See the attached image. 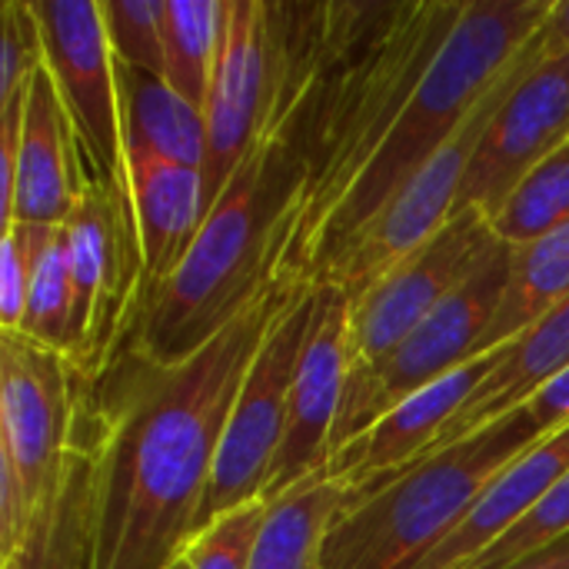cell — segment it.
Returning a JSON list of instances; mask_svg holds the SVG:
<instances>
[{
    "instance_id": "83f0119b",
    "label": "cell",
    "mask_w": 569,
    "mask_h": 569,
    "mask_svg": "<svg viewBox=\"0 0 569 569\" xmlns=\"http://www.w3.org/2000/svg\"><path fill=\"white\" fill-rule=\"evenodd\" d=\"M270 503H250L240 507L220 520H213L207 530H200L187 550H183V567L187 569H250L260 530L267 523Z\"/></svg>"
},
{
    "instance_id": "e0dca14e",
    "label": "cell",
    "mask_w": 569,
    "mask_h": 569,
    "mask_svg": "<svg viewBox=\"0 0 569 569\" xmlns=\"http://www.w3.org/2000/svg\"><path fill=\"white\" fill-rule=\"evenodd\" d=\"M569 473V430L547 437L520 460H513L460 520V527L437 543L413 569H467L503 540L533 507Z\"/></svg>"
},
{
    "instance_id": "52a82bcc",
    "label": "cell",
    "mask_w": 569,
    "mask_h": 569,
    "mask_svg": "<svg viewBox=\"0 0 569 569\" xmlns=\"http://www.w3.org/2000/svg\"><path fill=\"white\" fill-rule=\"evenodd\" d=\"M43 37V60L67 107L83 180L110 190L133 213L117 57L97 0H30Z\"/></svg>"
},
{
    "instance_id": "836d02e7",
    "label": "cell",
    "mask_w": 569,
    "mask_h": 569,
    "mask_svg": "<svg viewBox=\"0 0 569 569\" xmlns=\"http://www.w3.org/2000/svg\"><path fill=\"white\" fill-rule=\"evenodd\" d=\"M170 569H187V567H183V560H180V563H173V567H170Z\"/></svg>"
},
{
    "instance_id": "8992f818",
    "label": "cell",
    "mask_w": 569,
    "mask_h": 569,
    "mask_svg": "<svg viewBox=\"0 0 569 569\" xmlns=\"http://www.w3.org/2000/svg\"><path fill=\"white\" fill-rule=\"evenodd\" d=\"M320 300H323L320 287H303L263 337L247 370V380L240 387V397L233 403L197 533L240 507L260 500L267 503L270 477L287 433L290 393L297 383L303 347L320 313Z\"/></svg>"
},
{
    "instance_id": "ba28073f",
    "label": "cell",
    "mask_w": 569,
    "mask_h": 569,
    "mask_svg": "<svg viewBox=\"0 0 569 569\" xmlns=\"http://www.w3.org/2000/svg\"><path fill=\"white\" fill-rule=\"evenodd\" d=\"M510 257L513 247L500 243L490 260L457 293H450L390 357L350 373L333 430V453L417 390L480 357V340L487 337L510 280Z\"/></svg>"
},
{
    "instance_id": "484cf974",
    "label": "cell",
    "mask_w": 569,
    "mask_h": 569,
    "mask_svg": "<svg viewBox=\"0 0 569 569\" xmlns=\"http://www.w3.org/2000/svg\"><path fill=\"white\" fill-rule=\"evenodd\" d=\"M569 537V473L527 513L503 540H497L483 557H477L467 569H517L533 557Z\"/></svg>"
},
{
    "instance_id": "7a4b0ae2",
    "label": "cell",
    "mask_w": 569,
    "mask_h": 569,
    "mask_svg": "<svg viewBox=\"0 0 569 569\" xmlns=\"http://www.w3.org/2000/svg\"><path fill=\"white\" fill-rule=\"evenodd\" d=\"M303 177V160L290 143L263 130L243 167L207 210L180 267L140 297L127 343L153 360H183L273 287L277 237Z\"/></svg>"
},
{
    "instance_id": "cb8c5ba5",
    "label": "cell",
    "mask_w": 569,
    "mask_h": 569,
    "mask_svg": "<svg viewBox=\"0 0 569 569\" xmlns=\"http://www.w3.org/2000/svg\"><path fill=\"white\" fill-rule=\"evenodd\" d=\"M563 223H569V143L517 183L493 220V233L507 247H523Z\"/></svg>"
},
{
    "instance_id": "9c48e42d",
    "label": "cell",
    "mask_w": 569,
    "mask_h": 569,
    "mask_svg": "<svg viewBox=\"0 0 569 569\" xmlns=\"http://www.w3.org/2000/svg\"><path fill=\"white\" fill-rule=\"evenodd\" d=\"M517 67H520V57L510 63V70L500 77V83L487 93V100L477 107V113L467 120V127L393 200L383 203V210L320 270L313 287H333L353 300L370 283H377L387 270H393L410 253H417L427 240H433L453 220L470 160L483 140L500 100L507 97V90L517 77Z\"/></svg>"
},
{
    "instance_id": "9a60e30c",
    "label": "cell",
    "mask_w": 569,
    "mask_h": 569,
    "mask_svg": "<svg viewBox=\"0 0 569 569\" xmlns=\"http://www.w3.org/2000/svg\"><path fill=\"white\" fill-rule=\"evenodd\" d=\"M83 163L80 147L53 83V73L43 67L33 73L23 103V130L13 170V197L3 213L7 223H43L63 227L83 197Z\"/></svg>"
},
{
    "instance_id": "2e32d148",
    "label": "cell",
    "mask_w": 569,
    "mask_h": 569,
    "mask_svg": "<svg viewBox=\"0 0 569 569\" xmlns=\"http://www.w3.org/2000/svg\"><path fill=\"white\" fill-rule=\"evenodd\" d=\"M127 167L143 260V297L180 267L203 227V170L173 163L147 147H127Z\"/></svg>"
},
{
    "instance_id": "6da1fadb",
    "label": "cell",
    "mask_w": 569,
    "mask_h": 569,
    "mask_svg": "<svg viewBox=\"0 0 569 569\" xmlns=\"http://www.w3.org/2000/svg\"><path fill=\"white\" fill-rule=\"evenodd\" d=\"M303 287H267L183 360L120 343L87 383L80 427L93 450L90 569H170L197 533L247 370ZM83 387V380H80Z\"/></svg>"
},
{
    "instance_id": "7c38bea8",
    "label": "cell",
    "mask_w": 569,
    "mask_h": 569,
    "mask_svg": "<svg viewBox=\"0 0 569 569\" xmlns=\"http://www.w3.org/2000/svg\"><path fill=\"white\" fill-rule=\"evenodd\" d=\"M277 100V17L273 3L227 0V40L207 100V210L243 167L270 123Z\"/></svg>"
},
{
    "instance_id": "d4e9b609",
    "label": "cell",
    "mask_w": 569,
    "mask_h": 569,
    "mask_svg": "<svg viewBox=\"0 0 569 569\" xmlns=\"http://www.w3.org/2000/svg\"><path fill=\"white\" fill-rule=\"evenodd\" d=\"M70 330H73V280H70V253H67V230L57 227L50 240L43 243L33 280H30V297H27V313L17 333L60 350L67 357L70 350Z\"/></svg>"
},
{
    "instance_id": "f1b7e54d",
    "label": "cell",
    "mask_w": 569,
    "mask_h": 569,
    "mask_svg": "<svg viewBox=\"0 0 569 569\" xmlns=\"http://www.w3.org/2000/svg\"><path fill=\"white\" fill-rule=\"evenodd\" d=\"M57 227L7 223L0 237V330H20L30 297V280L43 243Z\"/></svg>"
},
{
    "instance_id": "ffe728a7",
    "label": "cell",
    "mask_w": 569,
    "mask_h": 569,
    "mask_svg": "<svg viewBox=\"0 0 569 569\" xmlns=\"http://www.w3.org/2000/svg\"><path fill=\"white\" fill-rule=\"evenodd\" d=\"M120 110L127 147H147L173 163L203 170L207 163V113L183 100L163 77L133 70L117 60Z\"/></svg>"
},
{
    "instance_id": "f546056e",
    "label": "cell",
    "mask_w": 569,
    "mask_h": 569,
    "mask_svg": "<svg viewBox=\"0 0 569 569\" xmlns=\"http://www.w3.org/2000/svg\"><path fill=\"white\" fill-rule=\"evenodd\" d=\"M43 67V37L30 0H3L0 7V100L23 90Z\"/></svg>"
},
{
    "instance_id": "7402d4cb",
    "label": "cell",
    "mask_w": 569,
    "mask_h": 569,
    "mask_svg": "<svg viewBox=\"0 0 569 569\" xmlns=\"http://www.w3.org/2000/svg\"><path fill=\"white\" fill-rule=\"evenodd\" d=\"M569 297V223L560 230L513 247L510 280L493 313L487 337L480 340V353L513 343L520 333L537 327L547 313H553Z\"/></svg>"
},
{
    "instance_id": "4316f807",
    "label": "cell",
    "mask_w": 569,
    "mask_h": 569,
    "mask_svg": "<svg viewBox=\"0 0 569 569\" xmlns=\"http://www.w3.org/2000/svg\"><path fill=\"white\" fill-rule=\"evenodd\" d=\"M163 10L167 0H107V33L113 57L133 70L163 77Z\"/></svg>"
},
{
    "instance_id": "5b68a950",
    "label": "cell",
    "mask_w": 569,
    "mask_h": 569,
    "mask_svg": "<svg viewBox=\"0 0 569 569\" xmlns=\"http://www.w3.org/2000/svg\"><path fill=\"white\" fill-rule=\"evenodd\" d=\"M77 400L80 373L60 350L0 330V477L17 483L30 527L67 483L77 450Z\"/></svg>"
},
{
    "instance_id": "8fae6325",
    "label": "cell",
    "mask_w": 569,
    "mask_h": 569,
    "mask_svg": "<svg viewBox=\"0 0 569 569\" xmlns=\"http://www.w3.org/2000/svg\"><path fill=\"white\" fill-rule=\"evenodd\" d=\"M569 143V50L520 53L517 77L500 100L460 187L457 213L480 210L490 223L517 183Z\"/></svg>"
},
{
    "instance_id": "277c9868",
    "label": "cell",
    "mask_w": 569,
    "mask_h": 569,
    "mask_svg": "<svg viewBox=\"0 0 569 569\" xmlns=\"http://www.w3.org/2000/svg\"><path fill=\"white\" fill-rule=\"evenodd\" d=\"M547 437L527 407L430 453L353 500L323 543L327 569H413L473 510L483 490Z\"/></svg>"
},
{
    "instance_id": "d6a6232c",
    "label": "cell",
    "mask_w": 569,
    "mask_h": 569,
    "mask_svg": "<svg viewBox=\"0 0 569 569\" xmlns=\"http://www.w3.org/2000/svg\"><path fill=\"white\" fill-rule=\"evenodd\" d=\"M517 569H569V537L563 540V543L550 547L547 553L533 557L530 563H523V567H517Z\"/></svg>"
},
{
    "instance_id": "30bf717a",
    "label": "cell",
    "mask_w": 569,
    "mask_h": 569,
    "mask_svg": "<svg viewBox=\"0 0 569 569\" xmlns=\"http://www.w3.org/2000/svg\"><path fill=\"white\" fill-rule=\"evenodd\" d=\"M493 223L480 210H460L403 263L387 270L350 300L353 370L390 357L450 293H457L500 247Z\"/></svg>"
},
{
    "instance_id": "d6986e66",
    "label": "cell",
    "mask_w": 569,
    "mask_h": 569,
    "mask_svg": "<svg viewBox=\"0 0 569 569\" xmlns=\"http://www.w3.org/2000/svg\"><path fill=\"white\" fill-rule=\"evenodd\" d=\"M357 493L327 470L307 477L270 503L250 569H327L323 543L330 527L350 510Z\"/></svg>"
},
{
    "instance_id": "1f68e13d",
    "label": "cell",
    "mask_w": 569,
    "mask_h": 569,
    "mask_svg": "<svg viewBox=\"0 0 569 569\" xmlns=\"http://www.w3.org/2000/svg\"><path fill=\"white\" fill-rule=\"evenodd\" d=\"M530 50H533L537 57H547V53H557V50H569V0L553 3L547 23H543L540 33L530 40Z\"/></svg>"
},
{
    "instance_id": "603a6c76",
    "label": "cell",
    "mask_w": 569,
    "mask_h": 569,
    "mask_svg": "<svg viewBox=\"0 0 569 569\" xmlns=\"http://www.w3.org/2000/svg\"><path fill=\"white\" fill-rule=\"evenodd\" d=\"M223 40L227 0H167L163 80L200 110H207Z\"/></svg>"
},
{
    "instance_id": "4dcf8cb0",
    "label": "cell",
    "mask_w": 569,
    "mask_h": 569,
    "mask_svg": "<svg viewBox=\"0 0 569 569\" xmlns=\"http://www.w3.org/2000/svg\"><path fill=\"white\" fill-rule=\"evenodd\" d=\"M527 413L543 437H557L569 430V367L530 397Z\"/></svg>"
},
{
    "instance_id": "4fadbf2b",
    "label": "cell",
    "mask_w": 569,
    "mask_h": 569,
    "mask_svg": "<svg viewBox=\"0 0 569 569\" xmlns=\"http://www.w3.org/2000/svg\"><path fill=\"white\" fill-rule=\"evenodd\" d=\"M320 313L303 347V360L297 370V383L290 393V417L283 447L270 477L267 503L290 493L307 477L327 470L333 453V430L343 403V390L353 370V343H350V297L320 287Z\"/></svg>"
},
{
    "instance_id": "44dd1931",
    "label": "cell",
    "mask_w": 569,
    "mask_h": 569,
    "mask_svg": "<svg viewBox=\"0 0 569 569\" xmlns=\"http://www.w3.org/2000/svg\"><path fill=\"white\" fill-rule=\"evenodd\" d=\"M93 553V450L77 433V450L57 503L40 513L0 569H90Z\"/></svg>"
},
{
    "instance_id": "5bb4252c",
    "label": "cell",
    "mask_w": 569,
    "mask_h": 569,
    "mask_svg": "<svg viewBox=\"0 0 569 569\" xmlns=\"http://www.w3.org/2000/svg\"><path fill=\"white\" fill-rule=\"evenodd\" d=\"M503 350L507 347L480 353L477 360L457 367L453 373L433 380L430 387L417 390L413 397L387 410L373 427H367L360 437H353L330 457L327 473L350 487L357 497H363L383 480L420 463L437 447L447 423L467 407L473 390L503 360Z\"/></svg>"
},
{
    "instance_id": "3957f363",
    "label": "cell",
    "mask_w": 569,
    "mask_h": 569,
    "mask_svg": "<svg viewBox=\"0 0 569 569\" xmlns=\"http://www.w3.org/2000/svg\"><path fill=\"white\" fill-rule=\"evenodd\" d=\"M557 0H463L460 20L437 50L393 130L333 213L310 287L320 270L393 200L477 113L520 50L540 33Z\"/></svg>"
},
{
    "instance_id": "ac0fdd59",
    "label": "cell",
    "mask_w": 569,
    "mask_h": 569,
    "mask_svg": "<svg viewBox=\"0 0 569 569\" xmlns=\"http://www.w3.org/2000/svg\"><path fill=\"white\" fill-rule=\"evenodd\" d=\"M569 367V297L547 313L537 327H530L527 333H520L513 343H507L503 360L493 367V373L473 390V397L467 400V407L447 423V430L440 433L437 447L430 453H440L473 433H480L483 427H490L493 420H503L507 413L520 410L530 403V397L547 387L553 377H560ZM427 453V457H430ZM423 457V460H427Z\"/></svg>"
}]
</instances>
